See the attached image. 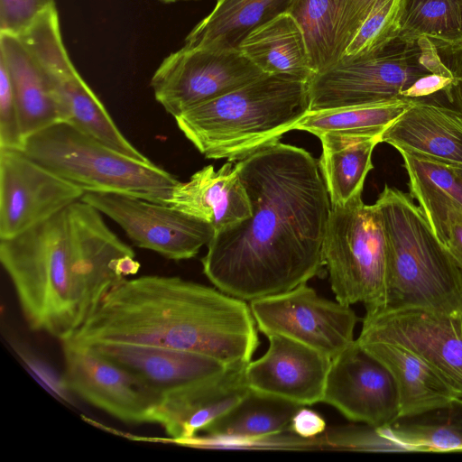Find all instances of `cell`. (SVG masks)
Here are the masks:
<instances>
[{
    "instance_id": "27",
    "label": "cell",
    "mask_w": 462,
    "mask_h": 462,
    "mask_svg": "<svg viewBox=\"0 0 462 462\" xmlns=\"http://www.w3.org/2000/svg\"><path fill=\"white\" fill-rule=\"evenodd\" d=\"M416 199L437 238L445 245L450 219L462 213V180L444 163L399 152Z\"/></svg>"
},
{
    "instance_id": "26",
    "label": "cell",
    "mask_w": 462,
    "mask_h": 462,
    "mask_svg": "<svg viewBox=\"0 0 462 462\" xmlns=\"http://www.w3.org/2000/svg\"><path fill=\"white\" fill-rule=\"evenodd\" d=\"M382 135L324 134L319 136L322 154L319 166L331 206H343L362 194L365 178L374 168L372 153Z\"/></svg>"
},
{
    "instance_id": "6",
    "label": "cell",
    "mask_w": 462,
    "mask_h": 462,
    "mask_svg": "<svg viewBox=\"0 0 462 462\" xmlns=\"http://www.w3.org/2000/svg\"><path fill=\"white\" fill-rule=\"evenodd\" d=\"M22 151L85 193H119L165 204L180 181L152 161L128 157L66 122L28 136Z\"/></svg>"
},
{
    "instance_id": "38",
    "label": "cell",
    "mask_w": 462,
    "mask_h": 462,
    "mask_svg": "<svg viewBox=\"0 0 462 462\" xmlns=\"http://www.w3.org/2000/svg\"><path fill=\"white\" fill-rule=\"evenodd\" d=\"M326 429L324 419L316 411L301 406L293 415L289 430L302 439H313Z\"/></svg>"
},
{
    "instance_id": "28",
    "label": "cell",
    "mask_w": 462,
    "mask_h": 462,
    "mask_svg": "<svg viewBox=\"0 0 462 462\" xmlns=\"http://www.w3.org/2000/svg\"><path fill=\"white\" fill-rule=\"evenodd\" d=\"M300 405L252 390L204 430L209 439L257 441L289 430Z\"/></svg>"
},
{
    "instance_id": "35",
    "label": "cell",
    "mask_w": 462,
    "mask_h": 462,
    "mask_svg": "<svg viewBox=\"0 0 462 462\" xmlns=\"http://www.w3.org/2000/svg\"><path fill=\"white\" fill-rule=\"evenodd\" d=\"M53 6L54 0H0V32L20 36Z\"/></svg>"
},
{
    "instance_id": "31",
    "label": "cell",
    "mask_w": 462,
    "mask_h": 462,
    "mask_svg": "<svg viewBox=\"0 0 462 462\" xmlns=\"http://www.w3.org/2000/svg\"><path fill=\"white\" fill-rule=\"evenodd\" d=\"M395 37L412 42L428 38L434 43L462 42V0H400Z\"/></svg>"
},
{
    "instance_id": "39",
    "label": "cell",
    "mask_w": 462,
    "mask_h": 462,
    "mask_svg": "<svg viewBox=\"0 0 462 462\" xmlns=\"http://www.w3.org/2000/svg\"><path fill=\"white\" fill-rule=\"evenodd\" d=\"M445 246L462 272V213L450 219Z\"/></svg>"
},
{
    "instance_id": "11",
    "label": "cell",
    "mask_w": 462,
    "mask_h": 462,
    "mask_svg": "<svg viewBox=\"0 0 462 462\" xmlns=\"http://www.w3.org/2000/svg\"><path fill=\"white\" fill-rule=\"evenodd\" d=\"M258 331L279 335L333 358L354 339L358 317L350 305L319 296L306 283L250 301Z\"/></svg>"
},
{
    "instance_id": "40",
    "label": "cell",
    "mask_w": 462,
    "mask_h": 462,
    "mask_svg": "<svg viewBox=\"0 0 462 462\" xmlns=\"http://www.w3.org/2000/svg\"><path fill=\"white\" fill-rule=\"evenodd\" d=\"M454 172L457 175V177L462 180V166L456 165H448Z\"/></svg>"
},
{
    "instance_id": "33",
    "label": "cell",
    "mask_w": 462,
    "mask_h": 462,
    "mask_svg": "<svg viewBox=\"0 0 462 462\" xmlns=\"http://www.w3.org/2000/svg\"><path fill=\"white\" fill-rule=\"evenodd\" d=\"M399 2L400 0H384L380 3L360 26L341 60L367 58L396 39Z\"/></svg>"
},
{
    "instance_id": "10",
    "label": "cell",
    "mask_w": 462,
    "mask_h": 462,
    "mask_svg": "<svg viewBox=\"0 0 462 462\" xmlns=\"http://www.w3.org/2000/svg\"><path fill=\"white\" fill-rule=\"evenodd\" d=\"M264 74L239 50L184 46L163 60L151 87L156 101L175 117Z\"/></svg>"
},
{
    "instance_id": "18",
    "label": "cell",
    "mask_w": 462,
    "mask_h": 462,
    "mask_svg": "<svg viewBox=\"0 0 462 462\" xmlns=\"http://www.w3.org/2000/svg\"><path fill=\"white\" fill-rule=\"evenodd\" d=\"M86 345L130 372L162 399L221 378L236 366L206 355L162 346L111 342Z\"/></svg>"
},
{
    "instance_id": "37",
    "label": "cell",
    "mask_w": 462,
    "mask_h": 462,
    "mask_svg": "<svg viewBox=\"0 0 462 462\" xmlns=\"http://www.w3.org/2000/svg\"><path fill=\"white\" fill-rule=\"evenodd\" d=\"M439 56L453 76L443 92L451 106L462 113V42L455 45L435 43Z\"/></svg>"
},
{
    "instance_id": "19",
    "label": "cell",
    "mask_w": 462,
    "mask_h": 462,
    "mask_svg": "<svg viewBox=\"0 0 462 462\" xmlns=\"http://www.w3.org/2000/svg\"><path fill=\"white\" fill-rule=\"evenodd\" d=\"M381 140L398 152L462 166V113L431 99H414Z\"/></svg>"
},
{
    "instance_id": "1",
    "label": "cell",
    "mask_w": 462,
    "mask_h": 462,
    "mask_svg": "<svg viewBox=\"0 0 462 462\" xmlns=\"http://www.w3.org/2000/svg\"><path fill=\"white\" fill-rule=\"evenodd\" d=\"M236 162L251 216L215 233L201 259L206 277L251 301L320 275L331 203L319 162L279 141Z\"/></svg>"
},
{
    "instance_id": "15",
    "label": "cell",
    "mask_w": 462,
    "mask_h": 462,
    "mask_svg": "<svg viewBox=\"0 0 462 462\" xmlns=\"http://www.w3.org/2000/svg\"><path fill=\"white\" fill-rule=\"evenodd\" d=\"M84 194L23 151L0 149V239L29 230Z\"/></svg>"
},
{
    "instance_id": "5",
    "label": "cell",
    "mask_w": 462,
    "mask_h": 462,
    "mask_svg": "<svg viewBox=\"0 0 462 462\" xmlns=\"http://www.w3.org/2000/svg\"><path fill=\"white\" fill-rule=\"evenodd\" d=\"M374 204L387 244L384 308L462 313V272L411 195L385 184Z\"/></svg>"
},
{
    "instance_id": "25",
    "label": "cell",
    "mask_w": 462,
    "mask_h": 462,
    "mask_svg": "<svg viewBox=\"0 0 462 462\" xmlns=\"http://www.w3.org/2000/svg\"><path fill=\"white\" fill-rule=\"evenodd\" d=\"M238 50L265 74L307 83L315 74L302 32L288 13L252 32Z\"/></svg>"
},
{
    "instance_id": "21",
    "label": "cell",
    "mask_w": 462,
    "mask_h": 462,
    "mask_svg": "<svg viewBox=\"0 0 462 462\" xmlns=\"http://www.w3.org/2000/svg\"><path fill=\"white\" fill-rule=\"evenodd\" d=\"M165 204L210 224L215 233L251 216L245 188L231 162L217 171L208 165L179 181Z\"/></svg>"
},
{
    "instance_id": "8",
    "label": "cell",
    "mask_w": 462,
    "mask_h": 462,
    "mask_svg": "<svg viewBox=\"0 0 462 462\" xmlns=\"http://www.w3.org/2000/svg\"><path fill=\"white\" fill-rule=\"evenodd\" d=\"M331 290L343 304L382 309L387 299V244L381 214L362 194L331 206L323 245Z\"/></svg>"
},
{
    "instance_id": "7",
    "label": "cell",
    "mask_w": 462,
    "mask_h": 462,
    "mask_svg": "<svg viewBox=\"0 0 462 462\" xmlns=\"http://www.w3.org/2000/svg\"><path fill=\"white\" fill-rule=\"evenodd\" d=\"M435 75L453 78L428 38H396L365 59L341 60L308 81L310 111L418 99L422 84Z\"/></svg>"
},
{
    "instance_id": "4",
    "label": "cell",
    "mask_w": 462,
    "mask_h": 462,
    "mask_svg": "<svg viewBox=\"0 0 462 462\" xmlns=\"http://www.w3.org/2000/svg\"><path fill=\"white\" fill-rule=\"evenodd\" d=\"M309 111L307 82L264 74L174 118L202 155L233 162L279 142Z\"/></svg>"
},
{
    "instance_id": "30",
    "label": "cell",
    "mask_w": 462,
    "mask_h": 462,
    "mask_svg": "<svg viewBox=\"0 0 462 462\" xmlns=\"http://www.w3.org/2000/svg\"><path fill=\"white\" fill-rule=\"evenodd\" d=\"M414 99L387 101L320 111H309L293 130L309 132L318 137L324 134L382 135Z\"/></svg>"
},
{
    "instance_id": "13",
    "label": "cell",
    "mask_w": 462,
    "mask_h": 462,
    "mask_svg": "<svg viewBox=\"0 0 462 462\" xmlns=\"http://www.w3.org/2000/svg\"><path fill=\"white\" fill-rule=\"evenodd\" d=\"M358 337L409 349L462 395V313L420 308L365 310Z\"/></svg>"
},
{
    "instance_id": "12",
    "label": "cell",
    "mask_w": 462,
    "mask_h": 462,
    "mask_svg": "<svg viewBox=\"0 0 462 462\" xmlns=\"http://www.w3.org/2000/svg\"><path fill=\"white\" fill-rule=\"evenodd\" d=\"M82 201L116 222L132 243L173 261L195 257L214 227L167 204L119 194L86 192Z\"/></svg>"
},
{
    "instance_id": "20",
    "label": "cell",
    "mask_w": 462,
    "mask_h": 462,
    "mask_svg": "<svg viewBox=\"0 0 462 462\" xmlns=\"http://www.w3.org/2000/svg\"><path fill=\"white\" fill-rule=\"evenodd\" d=\"M245 365L232 367L219 379L165 396L152 423L160 425L174 441L184 443L235 407L249 392Z\"/></svg>"
},
{
    "instance_id": "14",
    "label": "cell",
    "mask_w": 462,
    "mask_h": 462,
    "mask_svg": "<svg viewBox=\"0 0 462 462\" xmlns=\"http://www.w3.org/2000/svg\"><path fill=\"white\" fill-rule=\"evenodd\" d=\"M62 385L86 402L125 423H152L162 398L145 383L92 346L61 342Z\"/></svg>"
},
{
    "instance_id": "32",
    "label": "cell",
    "mask_w": 462,
    "mask_h": 462,
    "mask_svg": "<svg viewBox=\"0 0 462 462\" xmlns=\"http://www.w3.org/2000/svg\"><path fill=\"white\" fill-rule=\"evenodd\" d=\"M287 13L302 32L315 74L340 60L334 0H293Z\"/></svg>"
},
{
    "instance_id": "3",
    "label": "cell",
    "mask_w": 462,
    "mask_h": 462,
    "mask_svg": "<svg viewBox=\"0 0 462 462\" xmlns=\"http://www.w3.org/2000/svg\"><path fill=\"white\" fill-rule=\"evenodd\" d=\"M85 344L125 343L206 355L246 365L259 346L245 300L179 276L125 279L72 337Z\"/></svg>"
},
{
    "instance_id": "36",
    "label": "cell",
    "mask_w": 462,
    "mask_h": 462,
    "mask_svg": "<svg viewBox=\"0 0 462 462\" xmlns=\"http://www.w3.org/2000/svg\"><path fill=\"white\" fill-rule=\"evenodd\" d=\"M383 1L334 0L338 21L337 45L340 60L360 26Z\"/></svg>"
},
{
    "instance_id": "23",
    "label": "cell",
    "mask_w": 462,
    "mask_h": 462,
    "mask_svg": "<svg viewBox=\"0 0 462 462\" xmlns=\"http://www.w3.org/2000/svg\"><path fill=\"white\" fill-rule=\"evenodd\" d=\"M0 59L12 80L24 139L62 122L51 82L37 58L20 37L0 32Z\"/></svg>"
},
{
    "instance_id": "41",
    "label": "cell",
    "mask_w": 462,
    "mask_h": 462,
    "mask_svg": "<svg viewBox=\"0 0 462 462\" xmlns=\"http://www.w3.org/2000/svg\"><path fill=\"white\" fill-rule=\"evenodd\" d=\"M162 2H164V3H174V2H178V1H189V0H160Z\"/></svg>"
},
{
    "instance_id": "24",
    "label": "cell",
    "mask_w": 462,
    "mask_h": 462,
    "mask_svg": "<svg viewBox=\"0 0 462 462\" xmlns=\"http://www.w3.org/2000/svg\"><path fill=\"white\" fill-rule=\"evenodd\" d=\"M293 0H217L185 39L186 47L238 50L254 30L288 12Z\"/></svg>"
},
{
    "instance_id": "17",
    "label": "cell",
    "mask_w": 462,
    "mask_h": 462,
    "mask_svg": "<svg viewBox=\"0 0 462 462\" xmlns=\"http://www.w3.org/2000/svg\"><path fill=\"white\" fill-rule=\"evenodd\" d=\"M267 337L265 354L245 366L246 386L300 406L321 402L331 358L282 336Z\"/></svg>"
},
{
    "instance_id": "16",
    "label": "cell",
    "mask_w": 462,
    "mask_h": 462,
    "mask_svg": "<svg viewBox=\"0 0 462 462\" xmlns=\"http://www.w3.org/2000/svg\"><path fill=\"white\" fill-rule=\"evenodd\" d=\"M321 402L372 428L388 426L399 414L392 374L356 339L331 358Z\"/></svg>"
},
{
    "instance_id": "29",
    "label": "cell",
    "mask_w": 462,
    "mask_h": 462,
    "mask_svg": "<svg viewBox=\"0 0 462 462\" xmlns=\"http://www.w3.org/2000/svg\"><path fill=\"white\" fill-rule=\"evenodd\" d=\"M376 430L390 451H462V399Z\"/></svg>"
},
{
    "instance_id": "34",
    "label": "cell",
    "mask_w": 462,
    "mask_h": 462,
    "mask_svg": "<svg viewBox=\"0 0 462 462\" xmlns=\"http://www.w3.org/2000/svg\"><path fill=\"white\" fill-rule=\"evenodd\" d=\"M24 140L12 80L0 59V149L22 151Z\"/></svg>"
},
{
    "instance_id": "22",
    "label": "cell",
    "mask_w": 462,
    "mask_h": 462,
    "mask_svg": "<svg viewBox=\"0 0 462 462\" xmlns=\"http://www.w3.org/2000/svg\"><path fill=\"white\" fill-rule=\"evenodd\" d=\"M356 341L392 374L398 393V419L441 408L462 399V395L430 365L409 349L378 339L358 337Z\"/></svg>"
},
{
    "instance_id": "2",
    "label": "cell",
    "mask_w": 462,
    "mask_h": 462,
    "mask_svg": "<svg viewBox=\"0 0 462 462\" xmlns=\"http://www.w3.org/2000/svg\"><path fill=\"white\" fill-rule=\"evenodd\" d=\"M0 261L28 327L60 341L72 338L105 296L140 263L135 253L81 199L8 239Z\"/></svg>"
},
{
    "instance_id": "9",
    "label": "cell",
    "mask_w": 462,
    "mask_h": 462,
    "mask_svg": "<svg viewBox=\"0 0 462 462\" xmlns=\"http://www.w3.org/2000/svg\"><path fill=\"white\" fill-rule=\"evenodd\" d=\"M44 69L57 97L62 122L110 148L141 162H151L119 130L103 103L74 68L64 47L55 6L18 36Z\"/></svg>"
}]
</instances>
